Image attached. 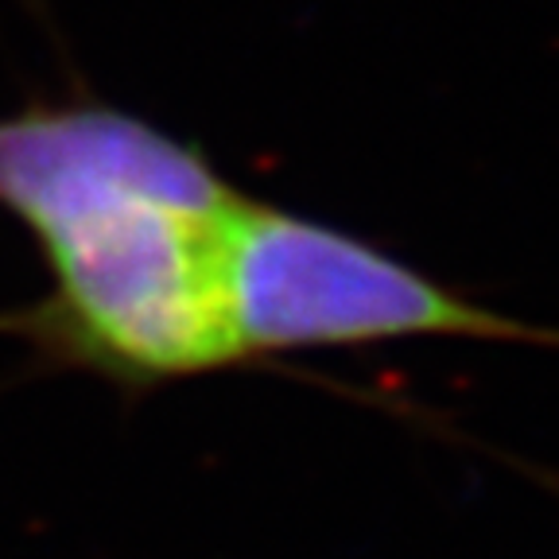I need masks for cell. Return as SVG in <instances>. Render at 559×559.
Wrapping results in <instances>:
<instances>
[{
  "instance_id": "1",
  "label": "cell",
  "mask_w": 559,
  "mask_h": 559,
  "mask_svg": "<svg viewBox=\"0 0 559 559\" xmlns=\"http://www.w3.org/2000/svg\"><path fill=\"white\" fill-rule=\"evenodd\" d=\"M241 199L202 148L102 97L0 114V206L55 280L24 334L121 389L234 366L218 261Z\"/></svg>"
},
{
  "instance_id": "2",
  "label": "cell",
  "mask_w": 559,
  "mask_h": 559,
  "mask_svg": "<svg viewBox=\"0 0 559 559\" xmlns=\"http://www.w3.org/2000/svg\"><path fill=\"white\" fill-rule=\"evenodd\" d=\"M218 280L237 361L424 334L559 338L471 304L346 229L253 199L226 218Z\"/></svg>"
}]
</instances>
